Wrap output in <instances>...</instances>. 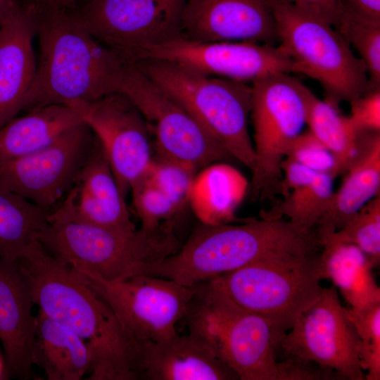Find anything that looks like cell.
Segmentation results:
<instances>
[{"label": "cell", "instance_id": "22", "mask_svg": "<svg viewBox=\"0 0 380 380\" xmlns=\"http://www.w3.org/2000/svg\"><path fill=\"white\" fill-rule=\"evenodd\" d=\"M343 173L340 187L316 227L320 242L380 194V132L359 133L357 153Z\"/></svg>", "mask_w": 380, "mask_h": 380}, {"label": "cell", "instance_id": "13", "mask_svg": "<svg viewBox=\"0 0 380 380\" xmlns=\"http://www.w3.org/2000/svg\"><path fill=\"white\" fill-rule=\"evenodd\" d=\"M184 0H86L70 11L101 44L132 63L138 53L180 37Z\"/></svg>", "mask_w": 380, "mask_h": 380}, {"label": "cell", "instance_id": "18", "mask_svg": "<svg viewBox=\"0 0 380 380\" xmlns=\"http://www.w3.org/2000/svg\"><path fill=\"white\" fill-rule=\"evenodd\" d=\"M49 217L120 231L137 229L96 138L70 189Z\"/></svg>", "mask_w": 380, "mask_h": 380}, {"label": "cell", "instance_id": "14", "mask_svg": "<svg viewBox=\"0 0 380 380\" xmlns=\"http://www.w3.org/2000/svg\"><path fill=\"white\" fill-rule=\"evenodd\" d=\"M95 136L84 122L49 146L0 162V185L51 210L66 195L94 146Z\"/></svg>", "mask_w": 380, "mask_h": 380}, {"label": "cell", "instance_id": "3", "mask_svg": "<svg viewBox=\"0 0 380 380\" xmlns=\"http://www.w3.org/2000/svg\"><path fill=\"white\" fill-rule=\"evenodd\" d=\"M34 5L40 53L23 110L77 106L118 91L129 62L99 43L70 10Z\"/></svg>", "mask_w": 380, "mask_h": 380}, {"label": "cell", "instance_id": "29", "mask_svg": "<svg viewBox=\"0 0 380 380\" xmlns=\"http://www.w3.org/2000/svg\"><path fill=\"white\" fill-rule=\"evenodd\" d=\"M50 212L0 185V258H21L37 239Z\"/></svg>", "mask_w": 380, "mask_h": 380}, {"label": "cell", "instance_id": "10", "mask_svg": "<svg viewBox=\"0 0 380 380\" xmlns=\"http://www.w3.org/2000/svg\"><path fill=\"white\" fill-rule=\"evenodd\" d=\"M70 268L108 305L139 345L179 334L177 324L184 317L196 289L148 274L107 281L85 270Z\"/></svg>", "mask_w": 380, "mask_h": 380}, {"label": "cell", "instance_id": "1", "mask_svg": "<svg viewBox=\"0 0 380 380\" xmlns=\"http://www.w3.org/2000/svg\"><path fill=\"white\" fill-rule=\"evenodd\" d=\"M34 304L88 346L90 380H136L140 345L108 305L72 268L35 240L18 260Z\"/></svg>", "mask_w": 380, "mask_h": 380}, {"label": "cell", "instance_id": "5", "mask_svg": "<svg viewBox=\"0 0 380 380\" xmlns=\"http://www.w3.org/2000/svg\"><path fill=\"white\" fill-rule=\"evenodd\" d=\"M37 241L62 264L113 281L135 276L141 265L162 260L181 246L167 224L126 232L49 216Z\"/></svg>", "mask_w": 380, "mask_h": 380}, {"label": "cell", "instance_id": "16", "mask_svg": "<svg viewBox=\"0 0 380 380\" xmlns=\"http://www.w3.org/2000/svg\"><path fill=\"white\" fill-rule=\"evenodd\" d=\"M143 58L169 61L245 83L272 74L295 72L293 62L278 45L252 42H198L179 37L141 51L133 63Z\"/></svg>", "mask_w": 380, "mask_h": 380}, {"label": "cell", "instance_id": "6", "mask_svg": "<svg viewBox=\"0 0 380 380\" xmlns=\"http://www.w3.org/2000/svg\"><path fill=\"white\" fill-rule=\"evenodd\" d=\"M133 64L192 115L232 158L252 170L254 151L248 126L252 86L165 60L144 58Z\"/></svg>", "mask_w": 380, "mask_h": 380}, {"label": "cell", "instance_id": "40", "mask_svg": "<svg viewBox=\"0 0 380 380\" xmlns=\"http://www.w3.org/2000/svg\"><path fill=\"white\" fill-rule=\"evenodd\" d=\"M15 4L14 0H0V23Z\"/></svg>", "mask_w": 380, "mask_h": 380}, {"label": "cell", "instance_id": "9", "mask_svg": "<svg viewBox=\"0 0 380 380\" xmlns=\"http://www.w3.org/2000/svg\"><path fill=\"white\" fill-rule=\"evenodd\" d=\"M300 84L288 73L252 82L254 165L248 194L253 199H273L279 194L281 163L306 125Z\"/></svg>", "mask_w": 380, "mask_h": 380}, {"label": "cell", "instance_id": "35", "mask_svg": "<svg viewBox=\"0 0 380 380\" xmlns=\"http://www.w3.org/2000/svg\"><path fill=\"white\" fill-rule=\"evenodd\" d=\"M285 158L334 178L340 175L334 156L308 129L293 140Z\"/></svg>", "mask_w": 380, "mask_h": 380}, {"label": "cell", "instance_id": "32", "mask_svg": "<svg viewBox=\"0 0 380 380\" xmlns=\"http://www.w3.org/2000/svg\"><path fill=\"white\" fill-rule=\"evenodd\" d=\"M360 342V364L367 380L380 379V303L348 309Z\"/></svg>", "mask_w": 380, "mask_h": 380}, {"label": "cell", "instance_id": "26", "mask_svg": "<svg viewBox=\"0 0 380 380\" xmlns=\"http://www.w3.org/2000/svg\"><path fill=\"white\" fill-rule=\"evenodd\" d=\"M32 349V365L49 380H79L91 367V355L84 341L71 329L39 310Z\"/></svg>", "mask_w": 380, "mask_h": 380}, {"label": "cell", "instance_id": "19", "mask_svg": "<svg viewBox=\"0 0 380 380\" xmlns=\"http://www.w3.org/2000/svg\"><path fill=\"white\" fill-rule=\"evenodd\" d=\"M36 33L34 4H15L0 23V127L23 110L37 70Z\"/></svg>", "mask_w": 380, "mask_h": 380}, {"label": "cell", "instance_id": "41", "mask_svg": "<svg viewBox=\"0 0 380 380\" xmlns=\"http://www.w3.org/2000/svg\"><path fill=\"white\" fill-rule=\"evenodd\" d=\"M4 373V366L2 365L1 361L0 360V377L2 376V374Z\"/></svg>", "mask_w": 380, "mask_h": 380}, {"label": "cell", "instance_id": "36", "mask_svg": "<svg viewBox=\"0 0 380 380\" xmlns=\"http://www.w3.org/2000/svg\"><path fill=\"white\" fill-rule=\"evenodd\" d=\"M350 104L348 118L358 133L380 132V88L369 90Z\"/></svg>", "mask_w": 380, "mask_h": 380}, {"label": "cell", "instance_id": "30", "mask_svg": "<svg viewBox=\"0 0 380 380\" xmlns=\"http://www.w3.org/2000/svg\"><path fill=\"white\" fill-rule=\"evenodd\" d=\"M333 26L357 52L366 66L371 89L380 88V20L359 14L341 1Z\"/></svg>", "mask_w": 380, "mask_h": 380}, {"label": "cell", "instance_id": "4", "mask_svg": "<svg viewBox=\"0 0 380 380\" xmlns=\"http://www.w3.org/2000/svg\"><path fill=\"white\" fill-rule=\"evenodd\" d=\"M182 321L241 380H307L306 366L277 360L285 334L264 317L232 301L210 280L195 285Z\"/></svg>", "mask_w": 380, "mask_h": 380}, {"label": "cell", "instance_id": "17", "mask_svg": "<svg viewBox=\"0 0 380 380\" xmlns=\"http://www.w3.org/2000/svg\"><path fill=\"white\" fill-rule=\"evenodd\" d=\"M180 37L198 42H279L272 0H184Z\"/></svg>", "mask_w": 380, "mask_h": 380}, {"label": "cell", "instance_id": "2", "mask_svg": "<svg viewBox=\"0 0 380 380\" xmlns=\"http://www.w3.org/2000/svg\"><path fill=\"white\" fill-rule=\"evenodd\" d=\"M322 248L316 229H303L282 217H261L239 224L201 223L175 253L141 265L137 275L194 286L253 263L308 256Z\"/></svg>", "mask_w": 380, "mask_h": 380}, {"label": "cell", "instance_id": "8", "mask_svg": "<svg viewBox=\"0 0 380 380\" xmlns=\"http://www.w3.org/2000/svg\"><path fill=\"white\" fill-rule=\"evenodd\" d=\"M320 253L253 263L210 281L234 303L264 317L286 334L323 290Z\"/></svg>", "mask_w": 380, "mask_h": 380}, {"label": "cell", "instance_id": "37", "mask_svg": "<svg viewBox=\"0 0 380 380\" xmlns=\"http://www.w3.org/2000/svg\"><path fill=\"white\" fill-rule=\"evenodd\" d=\"M316 15L333 25L340 10L341 0H279Z\"/></svg>", "mask_w": 380, "mask_h": 380}, {"label": "cell", "instance_id": "12", "mask_svg": "<svg viewBox=\"0 0 380 380\" xmlns=\"http://www.w3.org/2000/svg\"><path fill=\"white\" fill-rule=\"evenodd\" d=\"M289 331L280 348L290 358L315 363L341 379H365L360 338L334 286L323 288Z\"/></svg>", "mask_w": 380, "mask_h": 380}, {"label": "cell", "instance_id": "38", "mask_svg": "<svg viewBox=\"0 0 380 380\" xmlns=\"http://www.w3.org/2000/svg\"><path fill=\"white\" fill-rule=\"evenodd\" d=\"M341 3L360 15L380 20V0H341Z\"/></svg>", "mask_w": 380, "mask_h": 380}, {"label": "cell", "instance_id": "20", "mask_svg": "<svg viewBox=\"0 0 380 380\" xmlns=\"http://www.w3.org/2000/svg\"><path fill=\"white\" fill-rule=\"evenodd\" d=\"M34 303L17 260L0 258V341L5 353L4 373L33 376L32 349L37 326Z\"/></svg>", "mask_w": 380, "mask_h": 380}, {"label": "cell", "instance_id": "15", "mask_svg": "<svg viewBox=\"0 0 380 380\" xmlns=\"http://www.w3.org/2000/svg\"><path fill=\"white\" fill-rule=\"evenodd\" d=\"M77 106L105 154L121 194L126 198L153 158L151 136L143 115L120 91Z\"/></svg>", "mask_w": 380, "mask_h": 380}, {"label": "cell", "instance_id": "27", "mask_svg": "<svg viewBox=\"0 0 380 380\" xmlns=\"http://www.w3.org/2000/svg\"><path fill=\"white\" fill-rule=\"evenodd\" d=\"M320 260L324 278L338 289L353 310L380 303V288L369 258L357 246L344 243L322 244Z\"/></svg>", "mask_w": 380, "mask_h": 380}, {"label": "cell", "instance_id": "21", "mask_svg": "<svg viewBox=\"0 0 380 380\" xmlns=\"http://www.w3.org/2000/svg\"><path fill=\"white\" fill-rule=\"evenodd\" d=\"M138 376L148 380L239 379L199 338L189 332L141 344Z\"/></svg>", "mask_w": 380, "mask_h": 380}, {"label": "cell", "instance_id": "23", "mask_svg": "<svg viewBox=\"0 0 380 380\" xmlns=\"http://www.w3.org/2000/svg\"><path fill=\"white\" fill-rule=\"evenodd\" d=\"M282 179L279 194L283 200L270 213L261 217H287L294 224L316 229L329 208L334 193V177L316 172L296 162L285 158L281 163Z\"/></svg>", "mask_w": 380, "mask_h": 380}, {"label": "cell", "instance_id": "7", "mask_svg": "<svg viewBox=\"0 0 380 380\" xmlns=\"http://www.w3.org/2000/svg\"><path fill=\"white\" fill-rule=\"evenodd\" d=\"M279 44L293 63L294 71L318 82L325 99L338 106L372 89L366 66L327 20L272 0Z\"/></svg>", "mask_w": 380, "mask_h": 380}, {"label": "cell", "instance_id": "34", "mask_svg": "<svg viewBox=\"0 0 380 380\" xmlns=\"http://www.w3.org/2000/svg\"><path fill=\"white\" fill-rule=\"evenodd\" d=\"M130 191L141 227L152 229L164 224L173 227L170 219L179 211L164 193L143 177L132 186Z\"/></svg>", "mask_w": 380, "mask_h": 380}, {"label": "cell", "instance_id": "25", "mask_svg": "<svg viewBox=\"0 0 380 380\" xmlns=\"http://www.w3.org/2000/svg\"><path fill=\"white\" fill-rule=\"evenodd\" d=\"M84 123L79 106L52 104L15 117L0 127V162L37 151Z\"/></svg>", "mask_w": 380, "mask_h": 380}, {"label": "cell", "instance_id": "11", "mask_svg": "<svg viewBox=\"0 0 380 380\" xmlns=\"http://www.w3.org/2000/svg\"><path fill=\"white\" fill-rule=\"evenodd\" d=\"M143 115L157 156L198 170L232 157L177 102L133 63L126 65L119 87Z\"/></svg>", "mask_w": 380, "mask_h": 380}, {"label": "cell", "instance_id": "31", "mask_svg": "<svg viewBox=\"0 0 380 380\" xmlns=\"http://www.w3.org/2000/svg\"><path fill=\"white\" fill-rule=\"evenodd\" d=\"M355 245L374 267L380 260V194L368 201L340 229L321 241Z\"/></svg>", "mask_w": 380, "mask_h": 380}, {"label": "cell", "instance_id": "33", "mask_svg": "<svg viewBox=\"0 0 380 380\" xmlns=\"http://www.w3.org/2000/svg\"><path fill=\"white\" fill-rule=\"evenodd\" d=\"M196 173L181 164L157 156L153 158L142 177L164 193L180 211L189 201Z\"/></svg>", "mask_w": 380, "mask_h": 380}, {"label": "cell", "instance_id": "28", "mask_svg": "<svg viewBox=\"0 0 380 380\" xmlns=\"http://www.w3.org/2000/svg\"><path fill=\"white\" fill-rule=\"evenodd\" d=\"M300 89L308 129L332 153L339 173L343 174L357 153L359 133L338 106L319 99L302 82Z\"/></svg>", "mask_w": 380, "mask_h": 380}, {"label": "cell", "instance_id": "24", "mask_svg": "<svg viewBox=\"0 0 380 380\" xmlns=\"http://www.w3.org/2000/svg\"><path fill=\"white\" fill-rule=\"evenodd\" d=\"M250 181L237 168L219 161L196 173L189 204L203 224L220 225L237 220V208L248 194Z\"/></svg>", "mask_w": 380, "mask_h": 380}, {"label": "cell", "instance_id": "39", "mask_svg": "<svg viewBox=\"0 0 380 380\" xmlns=\"http://www.w3.org/2000/svg\"><path fill=\"white\" fill-rule=\"evenodd\" d=\"M80 0H39V5L61 8L70 9Z\"/></svg>", "mask_w": 380, "mask_h": 380}]
</instances>
